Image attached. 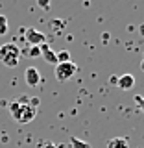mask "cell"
I'll list each match as a JSON object with an SVG mask.
<instances>
[{
  "label": "cell",
  "instance_id": "6da1fadb",
  "mask_svg": "<svg viewBox=\"0 0 144 148\" xmlns=\"http://www.w3.org/2000/svg\"><path fill=\"white\" fill-rule=\"evenodd\" d=\"M0 61H2V65H6L9 69L17 67L18 61H20V50H18V46L15 43H4L0 46Z\"/></svg>",
  "mask_w": 144,
  "mask_h": 148
},
{
  "label": "cell",
  "instance_id": "7a4b0ae2",
  "mask_svg": "<svg viewBox=\"0 0 144 148\" xmlns=\"http://www.w3.org/2000/svg\"><path fill=\"white\" fill-rule=\"evenodd\" d=\"M76 72H78V65L74 63V61H68V63H57V65H55V71H54L55 78H57L59 82H68Z\"/></svg>",
  "mask_w": 144,
  "mask_h": 148
},
{
  "label": "cell",
  "instance_id": "3957f363",
  "mask_svg": "<svg viewBox=\"0 0 144 148\" xmlns=\"http://www.w3.org/2000/svg\"><path fill=\"white\" fill-rule=\"evenodd\" d=\"M22 34H24L26 41L30 43V46H41L46 43V35L43 34V32L35 30V28H20Z\"/></svg>",
  "mask_w": 144,
  "mask_h": 148
},
{
  "label": "cell",
  "instance_id": "277c9868",
  "mask_svg": "<svg viewBox=\"0 0 144 148\" xmlns=\"http://www.w3.org/2000/svg\"><path fill=\"white\" fill-rule=\"evenodd\" d=\"M35 115H37V109H33L30 104H22V108H20V115H18V120H17V122H20V124H28V122H31V120L35 119Z\"/></svg>",
  "mask_w": 144,
  "mask_h": 148
},
{
  "label": "cell",
  "instance_id": "5b68a950",
  "mask_svg": "<svg viewBox=\"0 0 144 148\" xmlns=\"http://www.w3.org/2000/svg\"><path fill=\"white\" fill-rule=\"evenodd\" d=\"M24 82H26V85H30V87H37L39 82H41L39 71H37L35 67H28L26 72H24Z\"/></svg>",
  "mask_w": 144,
  "mask_h": 148
},
{
  "label": "cell",
  "instance_id": "8992f818",
  "mask_svg": "<svg viewBox=\"0 0 144 148\" xmlns=\"http://www.w3.org/2000/svg\"><path fill=\"white\" fill-rule=\"evenodd\" d=\"M39 48H41V56H43V59H44L46 63H50V65H57V56H55V52H54L52 48H50L48 45L44 43V45H41Z\"/></svg>",
  "mask_w": 144,
  "mask_h": 148
},
{
  "label": "cell",
  "instance_id": "52a82bcc",
  "mask_svg": "<svg viewBox=\"0 0 144 148\" xmlns=\"http://www.w3.org/2000/svg\"><path fill=\"white\" fill-rule=\"evenodd\" d=\"M117 85H118V89H122V91H129L135 85V78H133V74H122V76H118Z\"/></svg>",
  "mask_w": 144,
  "mask_h": 148
},
{
  "label": "cell",
  "instance_id": "ba28073f",
  "mask_svg": "<svg viewBox=\"0 0 144 148\" xmlns=\"http://www.w3.org/2000/svg\"><path fill=\"white\" fill-rule=\"evenodd\" d=\"M107 148H129V145L124 137H115L107 141Z\"/></svg>",
  "mask_w": 144,
  "mask_h": 148
},
{
  "label": "cell",
  "instance_id": "9c48e42d",
  "mask_svg": "<svg viewBox=\"0 0 144 148\" xmlns=\"http://www.w3.org/2000/svg\"><path fill=\"white\" fill-rule=\"evenodd\" d=\"M20 108H22V104H18L17 100H13L11 104H9V115H11L15 120H18V115H20Z\"/></svg>",
  "mask_w": 144,
  "mask_h": 148
},
{
  "label": "cell",
  "instance_id": "30bf717a",
  "mask_svg": "<svg viewBox=\"0 0 144 148\" xmlns=\"http://www.w3.org/2000/svg\"><path fill=\"white\" fill-rule=\"evenodd\" d=\"M70 148H91V145L85 141H80L78 137H70Z\"/></svg>",
  "mask_w": 144,
  "mask_h": 148
},
{
  "label": "cell",
  "instance_id": "8fae6325",
  "mask_svg": "<svg viewBox=\"0 0 144 148\" xmlns=\"http://www.w3.org/2000/svg\"><path fill=\"white\" fill-rule=\"evenodd\" d=\"M55 56H57V63H68V61H72L70 52H68V50H61V52H57Z\"/></svg>",
  "mask_w": 144,
  "mask_h": 148
},
{
  "label": "cell",
  "instance_id": "7c38bea8",
  "mask_svg": "<svg viewBox=\"0 0 144 148\" xmlns=\"http://www.w3.org/2000/svg\"><path fill=\"white\" fill-rule=\"evenodd\" d=\"M8 34V18L6 15H0V35Z\"/></svg>",
  "mask_w": 144,
  "mask_h": 148
},
{
  "label": "cell",
  "instance_id": "4fadbf2b",
  "mask_svg": "<svg viewBox=\"0 0 144 148\" xmlns=\"http://www.w3.org/2000/svg\"><path fill=\"white\" fill-rule=\"evenodd\" d=\"M28 54H30L31 58H39V56H41V48H39V46H30Z\"/></svg>",
  "mask_w": 144,
  "mask_h": 148
},
{
  "label": "cell",
  "instance_id": "5bb4252c",
  "mask_svg": "<svg viewBox=\"0 0 144 148\" xmlns=\"http://www.w3.org/2000/svg\"><path fill=\"white\" fill-rule=\"evenodd\" d=\"M28 104H30L33 109H37V108H39V104H41V100L37 98V96H33V98H30V100H28Z\"/></svg>",
  "mask_w": 144,
  "mask_h": 148
},
{
  "label": "cell",
  "instance_id": "9a60e30c",
  "mask_svg": "<svg viewBox=\"0 0 144 148\" xmlns=\"http://www.w3.org/2000/svg\"><path fill=\"white\" fill-rule=\"evenodd\" d=\"M63 26H65V22H63V21H54V22H52V28H54L55 32H61V28H63Z\"/></svg>",
  "mask_w": 144,
  "mask_h": 148
},
{
  "label": "cell",
  "instance_id": "2e32d148",
  "mask_svg": "<svg viewBox=\"0 0 144 148\" xmlns=\"http://www.w3.org/2000/svg\"><path fill=\"white\" fill-rule=\"evenodd\" d=\"M37 6L43 9H50V0H37Z\"/></svg>",
  "mask_w": 144,
  "mask_h": 148
},
{
  "label": "cell",
  "instance_id": "e0dca14e",
  "mask_svg": "<svg viewBox=\"0 0 144 148\" xmlns=\"http://www.w3.org/2000/svg\"><path fill=\"white\" fill-rule=\"evenodd\" d=\"M135 102L139 104V108H141L142 111H144V96H141V95H137L135 96Z\"/></svg>",
  "mask_w": 144,
  "mask_h": 148
},
{
  "label": "cell",
  "instance_id": "ac0fdd59",
  "mask_svg": "<svg viewBox=\"0 0 144 148\" xmlns=\"http://www.w3.org/2000/svg\"><path fill=\"white\" fill-rule=\"evenodd\" d=\"M102 41H104V45H107V41H109V34H104V35H102Z\"/></svg>",
  "mask_w": 144,
  "mask_h": 148
},
{
  "label": "cell",
  "instance_id": "d6986e66",
  "mask_svg": "<svg viewBox=\"0 0 144 148\" xmlns=\"http://www.w3.org/2000/svg\"><path fill=\"white\" fill-rule=\"evenodd\" d=\"M109 82H111V83H117V82H118V76H113V78H111Z\"/></svg>",
  "mask_w": 144,
  "mask_h": 148
},
{
  "label": "cell",
  "instance_id": "ffe728a7",
  "mask_svg": "<svg viewBox=\"0 0 144 148\" xmlns=\"http://www.w3.org/2000/svg\"><path fill=\"white\" fill-rule=\"evenodd\" d=\"M44 148H57V146H55V145H52V143H48V145H46Z\"/></svg>",
  "mask_w": 144,
  "mask_h": 148
},
{
  "label": "cell",
  "instance_id": "44dd1931",
  "mask_svg": "<svg viewBox=\"0 0 144 148\" xmlns=\"http://www.w3.org/2000/svg\"><path fill=\"white\" fill-rule=\"evenodd\" d=\"M141 34H142V35H144V24H142V26H141Z\"/></svg>",
  "mask_w": 144,
  "mask_h": 148
},
{
  "label": "cell",
  "instance_id": "7402d4cb",
  "mask_svg": "<svg viewBox=\"0 0 144 148\" xmlns=\"http://www.w3.org/2000/svg\"><path fill=\"white\" fill-rule=\"evenodd\" d=\"M141 69H142V71H144V59H142V61H141Z\"/></svg>",
  "mask_w": 144,
  "mask_h": 148
}]
</instances>
